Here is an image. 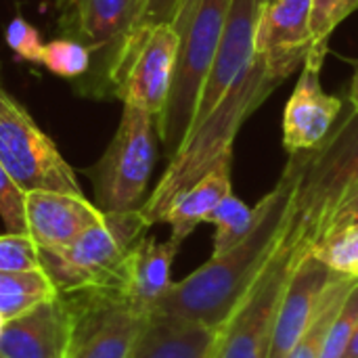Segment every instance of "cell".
Returning <instances> with one entry per match:
<instances>
[{"label": "cell", "instance_id": "cell-19", "mask_svg": "<svg viewBox=\"0 0 358 358\" xmlns=\"http://www.w3.org/2000/svg\"><path fill=\"white\" fill-rule=\"evenodd\" d=\"M218 329L151 317L128 358H214Z\"/></svg>", "mask_w": 358, "mask_h": 358}, {"label": "cell", "instance_id": "cell-32", "mask_svg": "<svg viewBox=\"0 0 358 358\" xmlns=\"http://www.w3.org/2000/svg\"><path fill=\"white\" fill-rule=\"evenodd\" d=\"M350 105L358 111V63L357 71H355V78H352V84H350Z\"/></svg>", "mask_w": 358, "mask_h": 358}, {"label": "cell", "instance_id": "cell-5", "mask_svg": "<svg viewBox=\"0 0 358 358\" xmlns=\"http://www.w3.org/2000/svg\"><path fill=\"white\" fill-rule=\"evenodd\" d=\"M149 231L141 210L105 214L59 250H40V264L59 294L111 289L124 296L128 256Z\"/></svg>", "mask_w": 358, "mask_h": 358}, {"label": "cell", "instance_id": "cell-27", "mask_svg": "<svg viewBox=\"0 0 358 358\" xmlns=\"http://www.w3.org/2000/svg\"><path fill=\"white\" fill-rule=\"evenodd\" d=\"M0 218L8 233L27 235L25 222V191L13 180L6 168L0 164Z\"/></svg>", "mask_w": 358, "mask_h": 358}, {"label": "cell", "instance_id": "cell-9", "mask_svg": "<svg viewBox=\"0 0 358 358\" xmlns=\"http://www.w3.org/2000/svg\"><path fill=\"white\" fill-rule=\"evenodd\" d=\"M300 256L292 248L277 243L250 292L218 329L214 358H268L279 306Z\"/></svg>", "mask_w": 358, "mask_h": 358}, {"label": "cell", "instance_id": "cell-26", "mask_svg": "<svg viewBox=\"0 0 358 358\" xmlns=\"http://www.w3.org/2000/svg\"><path fill=\"white\" fill-rule=\"evenodd\" d=\"M0 271L4 273H27L42 271L40 248L29 235L6 233L0 235Z\"/></svg>", "mask_w": 358, "mask_h": 358}, {"label": "cell", "instance_id": "cell-25", "mask_svg": "<svg viewBox=\"0 0 358 358\" xmlns=\"http://www.w3.org/2000/svg\"><path fill=\"white\" fill-rule=\"evenodd\" d=\"M358 329V279L357 283L350 287L348 296L344 298L342 306L338 308L327 338H325V346H323V355L321 358H344L346 348Z\"/></svg>", "mask_w": 358, "mask_h": 358}, {"label": "cell", "instance_id": "cell-18", "mask_svg": "<svg viewBox=\"0 0 358 358\" xmlns=\"http://www.w3.org/2000/svg\"><path fill=\"white\" fill-rule=\"evenodd\" d=\"M231 166L233 153L222 155L193 187L182 191L170 210L164 216V222L170 224V239L180 243L201 224L208 220L212 210L229 195L231 191Z\"/></svg>", "mask_w": 358, "mask_h": 358}, {"label": "cell", "instance_id": "cell-20", "mask_svg": "<svg viewBox=\"0 0 358 358\" xmlns=\"http://www.w3.org/2000/svg\"><path fill=\"white\" fill-rule=\"evenodd\" d=\"M57 294L59 292L44 275V271H0V327Z\"/></svg>", "mask_w": 358, "mask_h": 358}, {"label": "cell", "instance_id": "cell-28", "mask_svg": "<svg viewBox=\"0 0 358 358\" xmlns=\"http://www.w3.org/2000/svg\"><path fill=\"white\" fill-rule=\"evenodd\" d=\"M358 8V0H315L313 4V40L315 42H329L334 29L350 17Z\"/></svg>", "mask_w": 358, "mask_h": 358}, {"label": "cell", "instance_id": "cell-13", "mask_svg": "<svg viewBox=\"0 0 358 358\" xmlns=\"http://www.w3.org/2000/svg\"><path fill=\"white\" fill-rule=\"evenodd\" d=\"M338 275L340 273L331 271L313 252L298 258L279 306L268 358H285L294 350L315 321L323 298Z\"/></svg>", "mask_w": 358, "mask_h": 358}, {"label": "cell", "instance_id": "cell-6", "mask_svg": "<svg viewBox=\"0 0 358 358\" xmlns=\"http://www.w3.org/2000/svg\"><path fill=\"white\" fill-rule=\"evenodd\" d=\"M155 115L124 105L120 126L103 157L88 170L94 206L103 214L141 210L155 166Z\"/></svg>", "mask_w": 358, "mask_h": 358}, {"label": "cell", "instance_id": "cell-2", "mask_svg": "<svg viewBox=\"0 0 358 358\" xmlns=\"http://www.w3.org/2000/svg\"><path fill=\"white\" fill-rule=\"evenodd\" d=\"M302 63L292 57L254 52L252 61L241 69L212 113L185 136L153 193L141 206V214L149 227L164 222L174 199L193 187L222 155L233 153V143L243 122Z\"/></svg>", "mask_w": 358, "mask_h": 358}, {"label": "cell", "instance_id": "cell-34", "mask_svg": "<svg viewBox=\"0 0 358 358\" xmlns=\"http://www.w3.org/2000/svg\"><path fill=\"white\" fill-rule=\"evenodd\" d=\"M0 358H6V357H4V355H0Z\"/></svg>", "mask_w": 358, "mask_h": 358}, {"label": "cell", "instance_id": "cell-30", "mask_svg": "<svg viewBox=\"0 0 358 358\" xmlns=\"http://www.w3.org/2000/svg\"><path fill=\"white\" fill-rule=\"evenodd\" d=\"M180 4L182 0H136L132 29L159 25V23H172Z\"/></svg>", "mask_w": 358, "mask_h": 358}, {"label": "cell", "instance_id": "cell-15", "mask_svg": "<svg viewBox=\"0 0 358 358\" xmlns=\"http://www.w3.org/2000/svg\"><path fill=\"white\" fill-rule=\"evenodd\" d=\"M103 212L84 195L59 191L25 193L27 235L40 250H59L103 220Z\"/></svg>", "mask_w": 358, "mask_h": 358}, {"label": "cell", "instance_id": "cell-8", "mask_svg": "<svg viewBox=\"0 0 358 358\" xmlns=\"http://www.w3.org/2000/svg\"><path fill=\"white\" fill-rule=\"evenodd\" d=\"M0 164L25 191H59L84 195L82 187L27 109L0 86Z\"/></svg>", "mask_w": 358, "mask_h": 358}, {"label": "cell", "instance_id": "cell-11", "mask_svg": "<svg viewBox=\"0 0 358 358\" xmlns=\"http://www.w3.org/2000/svg\"><path fill=\"white\" fill-rule=\"evenodd\" d=\"M329 42H315L302 63L298 84L285 105L283 145L289 153L315 149L336 126L346 103L321 88V69Z\"/></svg>", "mask_w": 358, "mask_h": 358}, {"label": "cell", "instance_id": "cell-10", "mask_svg": "<svg viewBox=\"0 0 358 358\" xmlns=\"http://www.w3.org/2000/svg\"><path fill=\"white\" fill-rule=\"evenodd\" d=\"M76 331L67 358H128L149 319L136 315L120 292L90 289L71 294Z\"/></svg>", "mask_w": 358, "mask_h": 358}, {"label": "cell", "instance_id": "cell-33", "mask_svg": "<svg viewBox=\"0 0 358 358\" xmlns=\"http://www.w3.org/2000/svg\"><path fill=\"white\" fill-rule=\"evenodd\" d=\"M344 358H358V329L355 331V336H352V340H350V344L346 348Z\"/></svg>", "mask_w": 358, "mask_h": 358}, {"label": "cell", "instance_id": "cell-7", "mask_svg": "<svg viewBox=\"0 0 358 358\" xmlns=\"http://www.w3.org/2000/svg\"><path fill=\"white\" fill-rule=\"evenodd\" d=\"M176 55L178 34L172 23L130 29L105 73L103 86L124 105L145 109L157 120L170 94Z\"/></svg>", "mask_w": 358, "mask_h": 358}, {"label": "cell", "instance_id": "cell-31", "mask_svg": "<svg viewBox=\"0 0 358 358\" xmlns=\"http://www.w3.org/2000/svg\"><path fill=\"white\" fill-rule=\"evenodd\" d=\"M352 224H358V193L355 197H350L344 206H340L334 214H331V218L325 222V227H323V231H321V237H319V241H323L325 237H329V235H334V233H338V231H342V229H348V227H352ZM317 241V243H319ZM315 243V245H317Z\"/></svg>", "mask_w": 358, "mask_h": 358}, {"label": "cell", "instance_id": "cell-35", "mask_svg": "<svg viewBox=\"0 0 358 358\" xmlns=\"http://www.w3.org/2000/svg\"><path fill=\"white\" fill-rule=\"evenodd\" d=\"M357 277H358V273H357Z\"/></svg>", "mask_w": 358, "mask_h": 358}, {"label": "cell", "instance_id": "cell-12", "mask_svg": "<svg viewBox=\"0 0 358 358\" xmlns=\"http://www.w3.org/2000/svg\"><path fill=\"white\" fill-rule=\"evenodd\" d=\"M73 331V296L57 294L0 327V355L6 358H67Z\"/></svg>", "mask_w": 358, "mask_h": 358}, {"label": "cell", "instance_id": "cell-21", "mask_svg": "<svg viewBox=\"0 0 358 358\" xmlns=\"http://www.w3.org/2000/svg\"><path fill=\"white\" fill-rule=\"evenodd\" d=\"M355 283H357V277H348V275L336 277V281L329 285V289L323 298V304H321L315 321L310 323V327L306 329L302 340L294 346V350L285 358H321L329 325Z\"/></svg>", "mask_w": 358, "mask_h": 358}, {"label": "cell", "instance_id": "cell-22", "mask_svg": "<svg viewBox=\"0 0 358 358\" xmlns=\"http://www.w3.org/2000/svg\"><path fill=\"white\" fill-rule=\"evenodd\" d=\"M210 224L216 227L214 233V252L212 256H220L235 245H239L256 224V210L248 208L241 199L229 193L208 216Z\"/></svg>", "mask_w": 358, "mask_h": 358}, {"label": "cell", "instance_id": "cell-4", "mask_svg": "<svg viewBox=\"0 0 358 358\" xmlns=\"http://www.w3.org/2000/svg\"><path fill=\"white\" fill-rule=\"evenodd\" d=\"M229 8L231 0H182L172 21L178 34V55L166 107L155 120L168 157L178 151L191 128L203 80L229 19Z\"/></svg>", "mask_w": 358, "mask_h": 358}, {"label": "cell", "instance_id": "cell-14", "mask_svg": "<svg viewBox=\"0 0 358 358\" xmlns=\"http://www.w3.org/2000/svg\"><path fill=\"white\" fill-rule=\"evenodd\" d=\"M59 6L67 38L84 44L90 55H101L105 82L117 48L134 25L136 0H59Z\"/></svg>", "mask_w": 358, "mask_h": 358}, {"label": "cell", "instance_id": "cell-3", "mask_svg": "<svg viewBox=\"0 0 358 358\" xmlns=\"http://www.w3.org/2000/svg\"><path fill=\"white\" fill-rule=\"evenodd\" d=\"M289 197L279 243L306 254L331 214L358 193V111L350 105L315 149L289 153Z\"/></svg>", "mask_w": 358, "mask_h": 358}, {"label": "cell", "instance_id": "cell-24", "mask_svg": "<svg viewBox=\"0 0 358 358\" xmlns=\"http://www.w3.org/2000/svg\"><path fill=\"white\" fill-rule=\"evenodd\" d=\"M319 260H323L331 271L348 277H357L358 273V224L342 229L323 241H319L310 250ZM358 279V277H357Z\"/></svg>", "mask_w": 358, "mask_h": 358}, {"label": "cell", "instance_id": "cell-1", "mask_svg": "<svg viewBox=\"0 0 358 358\" xmlns=\"http://www.w3.org/2000/svg\"><path fill=\"white\" fill-rule=\"evenodd\" d=\"M287 197L289 180L281 174L275 189L254 208L252 233L233 250L212 256L195 273L172 283L151 317L220 329L271 260L279 243Z\"/></svg>", "mask_w": 358, "mask_h": 358}, {"label": "cell", "instance_id": "cell-17", "mask_svg": "<svg viewBox=\"0 0 358 358\" xmlns=\"http://www.w3.org/2000/svg\"><path fill=\"white\" fill-rule=\"evenodd\" d=\"M313 4L315 0H266L258 19L254 50L304 61L315 44Z\"/></svg>", "mask_w": 358, "mask_h": 358}, {"label": "cell", "instance_id": "cell-29", "mask_svg": "<svg viewBox=\"0 0 358 358\" xmlns=\"http://www.w3.org/2000/svg\"><path fill=\"white\" fill-rule=\"evenodd\" d=\"M6 44L23 61H29V63H40L42 61L44 44L40 40V34L31 23H27L21 17H15L8 23V27H6Z\"/></svg>", "mask_w": 358, "mask_h": 358}, {"label": "cell", "instance_id": "cell-16", "mask_svg": "<svg viewBox=\"0 0 358 358\" xmlns=\"http://www.w3.org/2000/svg\"><path fill=\"white\" fill-rule=\"evenodd\" d=\"M180 243L172 239L159 243L157 239L145 235L130 252L124 300L136 315L151 319L155 306L170 289V268Z\"/></svg>", "mask_w": 358, "mask_h": 358}, {"label": "cell", "instance_id": "cell-23", "mask_svg": "<svg viewBox=\"0 0 358 358\" xmlns=\"http://www.w3.org/2000/svg\"><path fill=\"white\" fill-rule=\"evenodd\" d=\"M90 50L71 40V38H59L52 40L48 44H44V52H42V61L40 65H44L50 73L61 76V78H82L84 73L90 71Z\"/></svg>", "mask_w": 358, "mask_h": 358}]
</instances>
